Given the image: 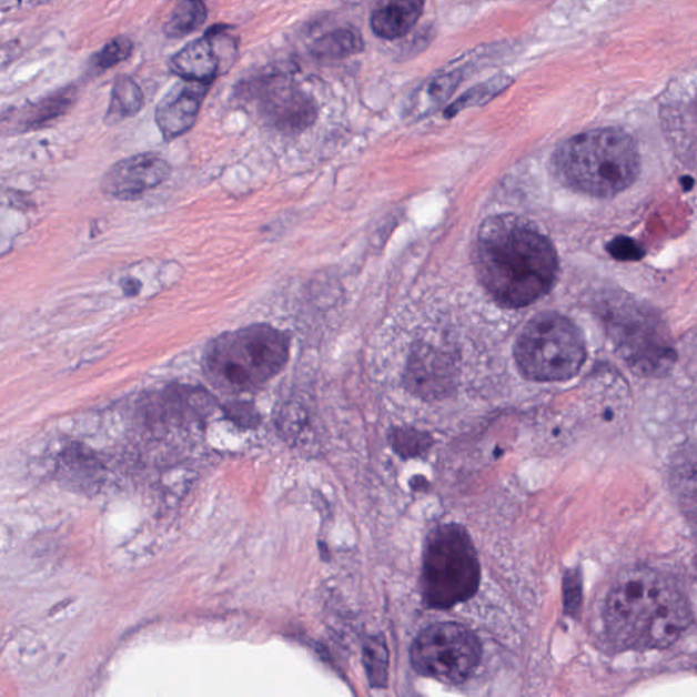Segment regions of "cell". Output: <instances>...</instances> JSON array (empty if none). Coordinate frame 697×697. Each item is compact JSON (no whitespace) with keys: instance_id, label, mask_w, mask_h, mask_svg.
<instances>
[{"instance_id":"14","label":"cell","mask_w":697,"mask_h":697,"mask_svg":"<svg viewBox=\"0 0 697 697\" xmlns=\"http://www.w3.org/2000/svg\"><path fill=\"white\" fill-rule=\"evenodd\" d=\"M145 104V95L131 77H119L113 83L111 102L108 107L105 122L115 124L122 120L135 117Z\"/></svg>"},{"instance_id":"6","label":"cell","mask_w":697,"mask_h":697,"mask_svg":"<svg viewBox=\"0 0 697 697\" xmlns=\"http://www.w3.org/2000/svg\"><path fill=\"white\" fill-rule=\"evenodd\" d=\"M523 375L534 382H564L585 364L586 342L566 316L546 312L526 324L515 345Z\"/></svg>"},{"instance_id":"23","label":"cell","mask_w":697,"mask_h":697,"mask_svg":"<svg viewBox=\"0 0 697 697\" xmlns=\"http://www.w3.org/2000/svg\"><path fill=\"white\" fill-rule=\"evenodd\" d=\"M612 254L620 257V260H636L642 256V251L638 245H635L633 240L617 239L616 243L610 245Z\"/></svg>"},{"instance_id":"11","label":"cell","mask_w":697,"mask_h":697,"mask_svg":"<svg viewBox=\"0 0 697 697\" xmlns=\"http://www.w3.org/2000/svg\"><path fill=\"white\" fill-rule=\"evenodd\" d=\"M219 32L209 30L203 38L191 41L171 59L170 68L185 81L210 83L220 73L221 59L218 52Z\"/></svg>"},{"instance_id":"1","label":"cell","mask_w":697,"mask_h":697,"mask_svg":"<svg viewBox=\"0 0 697 697\" xmlns=\"http://www.w3.org/2000/svg\"><path fill=\"white\" fill-rule=\"evenodd\" d=\"M694 622L687 594L670 576L651 568L624 573L606 598V635L618 650H663Z\"/></svg>"},{"instance_id":"3","label":"cell","mask_w":697,"mask_h":697,"mask_svg":"<svg viewBox=\"0 0 697 697\" xmlns=\"http://www.w3.org/2000/svg\"><path fill=\"white\" fill-rule=\"evenodd\" d=\"M553 165L568 188L609 198L638 178L640 154L634 138L620 129H600L569 138L555 153Z\"/></svg>"},{"instance_id":"20","label":"cell","mask_w":697,"mask_h":697,"mask_svg":"<svg viewBox=\"0 0 697 697\" xmlns=\"http://www.w3.org/2000/svg\"><path fill=\"white\" fill-rule=\"evenodd\" d=\"M132 51H134L132 41L129 38H124V36H120V38L111 40L101 51L95 53L93 65L100 71L115 68L117 64L128 60Z\"/></svg>"},{"instance_id":"15","label":"cell","mask_w":697,"mask_h":697,"mask_svg":"<svg viewBox=\"0 0 697 697\" xmlns=\"http://www.w3.org/2000/svg\"><path fill=\"white\" fill-rule=\"evenodd\" d=\"M362 34L354 29H336L322 36L311 47L312 55L321 60H341L362 52Z\"/></svg>"},{"instance_id":"12","label":"cell","mask_w":697,"mask_h":697,"mask_svg":"<svg viewBox=\"0 0 697 697\" xmlns=\"http://www.w3.org/2000/svg\"><path fill=\"white\" fill-rule=\"evenodd\" d=\"M425 0H392L371 17V29L377 38L395 40L416 27L423 14Z\"/></svg>"},{"instance_id":"18","label":"cell","mask_w":697,"mask_h":697,"mask_svg":"<svg viewBox=\"0 0 697 697\" xmlns=\"http://www.w3.org/2000/svg\"><path fill=\"white\" fill-rule=\"evenodd\" d=\"M511 83H513V80L507 75H497L489 81L479 83V85L467 90L454 104H451L447 108L446 117H454L456 113L464 111L467 107L486 104V102L494 100L496 95L504 92Z\"/></svg>"},{"instance_id":"17","label":"cell","mask_w":697,"mask_h":697,"mask_svg":"<svg viewBox=\"0 0 697 697\" xmlns=\"http://www.w3.org/2000/svg\"><path fill=\"white\" fill-rule=\"evenodd\" d=\"M208 20L203 0H180L165 23L164 32L170 39H182L200 29Z\"/></svg>"},{"instance_id":"24","label":"cell","mask_w":697,"mask_h":697,"mask_svg":"<svg viewBox=\"0 0 697 697\" xmlns=\"http://www.w3.org/2000/svg\"><path fill=\"white\" fill-rule=\"evenodd\" d=\"M46 2H51V0H23V3H28V4H38V3H46Z\"/></svg>"},{"instance_id":"16","label":"cell","mask_w":697,"mask_h":697,"mask_svg":"<svg viewBox=\"0 0 697 697\" xmlns=\"http://www.w3.org/2000/svg\"><path fill=\"white\" fill-rule=\"evenodd\" d=\"M461 78L458 73L432 77L412 95L411 111L426 112L441 105L454 93L455 88L459 85Z\"/></svg>"},{"instance_id":"9","label":"cell","mask_w":697,"mask_h":697,"mask_svg":"<svg viewBox=\"0 0 697 697\" xmlns=\"http://www.w3.org/2000/svg\"><path fill=\"white\" fill-rule=\"evenodd\" d=\"M171 166L155 153L132 155L117 162L101 180L105 195L119 201H134L159 188L170 178Z\"/></svg>"},{"instance_id":"8","label":"cell","mask_w":697,"mask_h":697,"mask_svg":"<svg viewBox=\"0 0 697 697\" xmlns=\"http://www.w3.org/2000/svg\"><path fill=\"white\" fill-rule=\"evenodd\" d=\"M256 98L261 115L276 130L299 132L315 122L314 101L285 78L263 80L256 88Z\"/></svg>"},{"instance_id":"5","label":"cell","mask_w":697,"mask_h":697,"mask_svg":"<svg viewBox=\"0 0 697 697\" xmlns=\"http://www.w3.org/2000/svg\"><path fill=\"white\" fill-rule=\"evenodd\" d=\"M481 567L466 528L447 523L426 539L422 588L431 609L447 610L476 596Z\"/></svg>"},{"instance_id":"10","label":"cell","mask_w":697,"mask_h":697,"mask_svg":"<svg viewBox=\"0 0 697 697\" xmlns=\"http://www.w3.org/2000/svg\"><path fill=\"white\" fill-rule=\"evenodd\" d=\"M209 88L210 83L183 80L160 101L155 123L166 141L176 140L192 129Z\"/></svg>"},{"instance_id":"19","label":"cell","mask_w":697,"mask_h":697,"mask_svg":"<svg viewBox=\"0 0 697 697\" xmlns=\"http://www.w3.org/2000/svg\"><path fill=\"white\" fill-rule=\"evenodd\" d=\"M366 673L375 688H384L388 675V651L381 638L371 639L364 647Z\"/></svg>"},{"instance_id":"22","label":"cell","mask_w":697,"mask_h":697,"mask_svg":"<svg viewBox=\"0 0 697 697\" xmlns=\"http://www.w3.org/2000/svg\"><path fill=\"white\" fill-rule=\"evenodd\" d=\"M574 573V576H570V574H568V578L566 576V606L568 612L578 609L582 603L580 576L576 575V570Z\"/></svg>"},{"instance_id":"21","label":"cell","mask_w":697,"mask_h":697,"mask_svg":"<svg viewBox=\"0 0 697 697\" xmlns=\"http://www.w3.org/2000/svg\"><path fill=\"white\" fill-rule=\"evenodd\" d=\"M394 446L402 455L416 456L430 448L431 438L428 435L420 434L417 431L402 430L394 436Z\"/></svg>"},{"instance_id":"7","label":"cell","mask_w":697,"mask_h":697,"mask_svg":"<svg viewBox=\"0 0 697 697\" xmlns=\"http://www.w3.org/2000/svg\"><path fill=\"white\" fill-rule=\"evenodd\" d=\"M481 653L477 635L466 625L437 623L425 628L413 642L411 660L418 675L447 685H461L476 673Z\"/></svg>"},{"instance_id":"4","label":"cell","mask_w":697,"mask_h":697,"mask_svg":"<svg viewBox=\"0 0 697 697\" xmlns=\"http://www.w3.org/2000/svg\"><path fill=\"white\" fill-rule=\"evenodd\" d=\"M290 351L286 333L270 324H252L210 342L204 352V372L222 390L250 392L284 368Z\"/></svg>"},{"instance_id":"13","label":"cell","mask_w":697,"mask_h":697,"mask_svg":"<svg viewBox=\"0 0 697 697\" xmlns=\"http://www.w3.org/2000/svg\"><path fill=\"white\" fill-rule=\"evenodd\" d=\"M77 101V88L68 87L58 90L57 93L41 99L23 113L18 120L21 131H38L52 124L71 110Z\"/></svg>"},{"instance_id":"2","label":"cell","mask_w":697,"mask_h":697,"mask_svg":"<svg viewBox=\"0 0 697 697\" xmlns=\"http://www.w3.org/2000/svg\"><path fill=\"white\" fill-rule=\"evenodd\" d=\"M476 260L479 279L496 302L522 309L555 285L557 256L536 226L513 215H498L481 226Z\"/></svg>"}]
</instances>
